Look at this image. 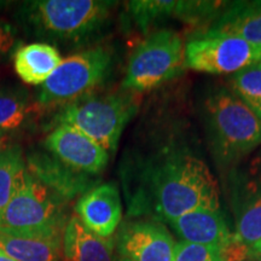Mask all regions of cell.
<instances>
[{
    "mask_svg": "<svg viewBox=\"0 0 261 261\" xmlns=\"http://www.w3.org/2000/svg\"><path fill=\"white\" fill-rule=\"evenodd\" d=\"M129 213H152L167 223L198 210H220L210 167L181 140L172 139L122 169Z\"/></svg>",
    "mask_w": 261,
    "mask_h": 261,
    "instance_id": "6da1fadb",
    "label": "cell"
},
{
    "mask_svg": "<svg viewBox=\"0 0 261 261\" xmlns=\"http://www.w3.org/2000/svg\"><path fill=\"white\" fill-rule=\"evenodd\" d=\"M115 5L104 0H33L22 3L17 18L27 35L80 47L106 28Z\"/></svg>",
    "mask_w": 261,
    "mask_h": 261,
    "instance_id": "7a4b0ae2",
    "label": "cell"
},
{
    "mask_svg": "<svg viewBox=\"0 0 261 261\" xmlns=\"http://www.w3.org/2000/svg\"><path fill=\"white\" fill-rule=\"evenodd\" d=\"M208 144L215 163L228 171L261 148V120L226 87H219L204 100Z\"/></svg>",
    "mask_w": 261,
    "mask_h": 261,
    "instance_id": "3957f363",
    "label": "cell"
},
{
    "mask_svg": "<svg viewBox=\"0 0 261 261\" xmlns=\"http://www.w3.org/2000/svg\"><path fill=\"white\" fill-rule=\"evenodd\" d=\"M138 106L137 94L123 89L110 93H91L57 108L52 127H74L113 154L127 123L137 114Z\"/></svg>",
    "mask_w": 261,
    "mask_h": 261,
    "instance_id": "277c9868",
    "label": "cell"
},
{
    "mask_svg": "<svg viewBox=\"0 0 261 261\" xmlns=\"http://www.w3.org/2000/svg\"><path fill=\"white\" fill-rule=\"evenodd\" d=\"M113 67L114 50L108 45H94L70 55L42 84L38 102L45 108H60L94 93Z\"/></svg>",
    "mask_w": 261,
    "mask_h": 261,
    "instance_id": "5b68a950",
    "label": "cell"
},
{
    "mask_svg": "<svg viewBox=\"0 0 261 261\" xmlns=\"http://www.w3.org/2000/svg\"><path fill=\"white\" fill-rule=\"evenodd\" d=\"M67 204L25 166L17 190L0 217V228L23 234L63 236Z\"/></svg>",
    "mask_w": 261,
    "mask_h": 261,
    "instance_id": "8992f818",
    "label": "cell"
},
{
    "mask_svg": "<svg viewBox=\"0 0 261 261\" xmlns=\"http://www.w3.org/2000/svg\"><path fill=\"white\" fill-rule=\"evenodd\" d=\"M184 39L172 29L148 34L130 55L121 89L140 93L158 89L187 69Z\"/></svg>",
    "mask_w": 261,
    "mask_h": 261,
    "instance_id": "52a82bcc",
    "label": "cell"
},
{
    "mask_svg": "<svg viewBox=\"0 0 261 261\" xmlns=\"http://www.w3.org/2000/svg\"><path fill=\"white\" fill-rule=\"evenodd\" d=\"M227 172V190L236 214L233 237L249 252L261 241V148Z\"/></svg>",
    "mask_w": 261,
    "mask_h": 261,
    "instance_id": "ba28073f",
    "label": "cell"
},
{
    "mask_svg": "<svg viewBox=\"0 0 261 261\" xmlns=\"http://www.w3.org/2000/svg\"><path fill=\"white\" fill-rule=\"evenodd\" d=\"M185 60L189 69L233 75L261 60V47L227 35H198L185 45Z\"/></svg>",
    "mask_w": 261,
    "mask_h": 261,
    "instance_id": "9c48e42d",
    "label": "cell"
},
{
    "mask_svg": "<svg viewBox=\"0 0 261 261\" xmlns=\"http://www.w3.org/2000/svg\"><path fill=\"white\" fill-rule=\"evenodd\" d=\"M44 146L65 166L91 177L102 173L109 162V152L69 125L52 127Z\"/></svg>",
    "mask_w": 261,
    "mask_h": 261,
    "instance_id": "30bf717a",
    "label": "cell"
},
{
    "mask_svg": "<svg viewBox=\"0 0 261 261\" xmlns=\"http://www.w3.org/2000/svg\"><path fill=\"white\" fill-rule=\"evenodd\" d=\"M175 244L167 228L154 220L123 224L116 237L119 256L129 261H174Z\"/></svg>",
    "mask_w": 261,
    "mask_h": 261,
    "instance_id": "8fae6325",
    "label": "cell"
},
{
    "mask_svg": "<svg viewBox=\"0 0 261 261\" xmlns=\"http://www.w3.org/2000/svg\"><path fill=\"white\" fill-rule=\"evenodd\" d=\"M74 210L90 231L100 237L110 238L122 219V203L116 182L97 184L80 196Z\"/></svg>",
    "mask_w": 261,
    "mask_h": 261,
    "instance_id": "7c38bea8",
    "label": "cell"
},
{
    "mask_svg": "<svg viewBox=\"0 0 261 261\" xmlns=\"http://www.w3.org/2000/svg\"><path fill=\"white\" fill-rule=\"evenodd\" d=\"M25 166L31 174L65 202L80 197L97 185L94 177L69 168L46 150L29 152Z\"/></svg>",
    "mask_w": 261,
    "mask_h": 261,
    "instance_id": "4fadbf2b",
    "label": "cell"
},
{
    "mask_svg": "<svg viewBox=\"0 0 261 261\" xmlns=\"http://www.w3.org/2000/svg\"><path fill=\"white\" fill-rule=\"evenodd\" d=\"M169 225L182 242L220 250L224 254L233 246V233L228 228L220 210H198L181 215Z\"/></svg>",
    "mask_w": 261,
    "mask_h": 261,
    "instance_id": "5bb4252c",
    "label": "cell"
},
{
    "mask_svg": "<svg viewBox=\"0 0 261 261\" xmlns=\"http://www.w3.org/2000/svg\"><path fill=\"white\" fill-rule=\"evenodd\" d=\"M198 35H227L261 47V0L236 2L226 5Z\"/></svg>",
    "mask_w": 261,
    "mask_h": 261,
    "instance_id": "9a60e30c",
    "label": "cell"
},
{
    "mask_svg": "<svg viewBox=\"0 0 261 261\" xmlns=\"http://www.w3.org/2000/svg\"><path fill=\"white\" fill-rule=\"evenodd\" d=\"M63 261H114V240L90 231L76 214L70 215L62 236Z\"/></svg>",
    "mask_w": 261,
    "mask_h": 261,
    "instance_id": "2e32d148",
    "label": "cell"
},
{
    "mask_svg": "<svg viewBox=\"0 0 261 261\" xmlns=\"http://www.w3.org/2000/svg\"><path fill=\"white\" fill-rule=\"evenodd\" d=\"M0 249L16 261H63L62 236L23 234L0 228Z\"/></svg>",
    "mask_w": 261,
    "mask_h": 261,
    "instance_id": "e0dca14e",
    "label": "cell"
},
{
    "mask_svg": "<svg viewBox=\"0 0 261 261\" xmlns=\"http://www.w3.org/2000/svg\"><path fill=\"white\" fill-rule=\"evenodd\" d=\"M58 48L48 42H32L19 46L14 54V67L23 83L42 85L61 64Z\"/></svg>",
    "mask_w": 261,
    "mask_h": 261,
    "instance_id": "ac0fdd59",
    "label": "cell"
},
{
    "mask_svg": "<svg viewBox=\"0 0 261 261\" xmlns=\"http://www.w3.org/2000/svg\"><path fill=\"white\" fill-rule=\"evenodd\" d=\"M32 104L27 91L19 87L0 90V148L6 146L28 122Z\"/></svg>",
    "mask_w": 261,
    "mask_h": 261,
    "instance_id": "d6986e66",
    "label": "cell"
},
{
    "mask_svg": "<svg viewBox=\"0 0 261 261\" xmlns=\"http://www.w3.org/2000/svg\"><path fill=\"white\" fill-rule=\"evenodd\" d=\"M187 2L177 0H136L127 3V14L136 28L149 32L155 24L169 17L182 19Z\"/></svg>",
    "mask_w": 261,
    "mask_h": 261,
    "instance_id": "ffe728a7",
    "label": "cell"
},
{
    "mask_svg": "<svg viewBox=\"0 0 261 261\" xmlns=\"http://www.w3.org/2000/svg\"><path fill=\"white\" fill-rule=\"evenodd\" d=\"M25 171L23 150L17 144L0 148V217L17 190Z\"/></svg>",
    "mask_w": 261,
    "mask_h": 261,
    "instance_id": "44dd1931",
    "label": "cell"
},
{
    "mask_svg": "<svg viewBox=\"0 0 261 261\" xmlns=\"http://www.w3.org/2000/svg\"><path fill=\"white\" fill-rule=\"evenodd\" d=\"M231 91L261 120V60L233 74Z\"/></svg>",
    "mask_w": 261,
    "mask_h": 261,
    "instance_id": "7402d4cb",
    "label": "cell"
},
{
    "mask_svg": "<svg viewBox=\"0 0 261 261\" xmlns=\"http://www.w3.org/2000/svg\"><path fill=\"white\" fill-rule=\"evenodd\" d=\"M174 261H226V259L220 250L180 241L175 244Z\"/></svg>",
    "mask_w": 261,
    "mask_h": 261,
    "instance_id": "603a6c76",
    "label": "cell"
},
{
    "mask_svg": "<svg viewBox=\"0 0 261 261\" xmlns=\"http://www.w3.org/2000/svg\"><path fill=\"white\" fill-rule=\"evenodd\" d=\"M15 39L16 32L14 27L5 19L0 18V56H4L11 50L15 44Z\"/></svg>",
    "mask_w": 261,
    "mask_h": 261,
    "instance_id": "cb8c5ba5",
    "label": "cell"
},
{
    "mask_svg": "<svg viewBox=\"0 0 261 261\" xmlns=\"http://www.w3.org/2000/svg\"><path fill=\"white\" fill-rule=\"evenodd\" d=\"M249 255L252 256H261V241L257 242L252 249L249 250Z\"/></svg>",
    "mask_w": 261,
    "mask_h": 261,
    "instance_id": "d4e9b609",
    "label": "cell"
},
{
    "mask_svg": "<svg viewBox=\"0 0 261 261\" xmlns=\"http://www.w3.org/2000/svg\"><path fill=\"white\" fill-rule=\"evenodd\" d=\"M0 261H16V260L12 259L11 256H9L8 254L4 253L2 249H0Z\"/></svg>",
    "mask_w": 261,
    "mask_h": 261,
    "instance_id": "484cf974",
    "label": "cell"
},
{
    "mask_svg": "<svg viewBox=\"0 0 261 261\" xmlns=\"http://www.w3.org/2000/svg\"><path fill=\"white\" fill-rule=\"evenodd\" d=\"M116 261H129V260L125 259V257H121V256H119V259H117Z\"/></svg>",
    "mask_w": 261,
    "mask_h": 261,
    "instance_id": "4316f807",
    "label": "cell"
}]
</instances>
